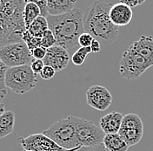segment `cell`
Listing matches in <instances>:
<instances>
[{
    "instance_id": "30",
    "label": "cell",
    "mask_w": 153,
    "mask_h": 151,
    "mask_svg": "<svg viewBox=\"0 0 153 151\" xmlns=\"http://www.w3.org/2000/svg\"><path fill=\"white\" fill-rule=\"evenodd\" d=\"M76 151H109L105 147L104 144L97 145L94 147H81Z\"/></svg>"
},
{
    "instance_id": "15",
    "label": "cell",
    "mask_w": 153,
    "mask_h": 151,
    "mask_svg": "<svg viewBox=\"0 0 153 151\" xmlns=\"http://www.w3.org/2000/svg\"><path fill=\"white\" fill-rule=\"evenodd\" d=\"M131 47L153 66V37L143 35L138 40L133 42Z\"/></svg>"
},
{
    "instance_id": "29",
    "label": "cell",
    "mask_w": 153,
    "mask_h": 151,
    "mask_svg": "<svg viewBox=\"0 0 153 151\" xmlns=\"http://www.w3.org/2000/svg\"><path fill=\"white\" fill-rule=\"evenodd\" d=\"M47 53V49L43 47H38L31 51V54L35 59H44Z\"/></svg>"
},
{
    "instance_id": "12",
    "label": "cell",
    "mask_w": 153,
    "mask_h": 151,
    "mask_svg": "<svg viewBox=\"0 0 153 151\" xmlns=\"http://www.w3.org/2000/svg\"><path fill=\"white\" fill-rule=\"evenodd\" d=\"M45 66H51L57 72L65 69L70 62V53L65 48L55 45L47 49L45 58L43 59Z\"/></svg>"
},
{
    "instance_id": "33",
    "label": "cell",
    "mask_w": 153,
    "mask_h": 151,
    "mask_svg": "<svg viewBox=\"0 0 153 151\" xmlns=\"http://www.w3.org/2000/svg\"><path fill=\"white\" fill-rule=\"evenodd\" d=\"M4 112H5V106H4V103L0 102V116L4 113Z\"/></svg>"
},
{
    "instance_id": "18",
    "label": "cell",
    "mask_w": 153,
    "mask_h": 151,
    "mask_svg": "<svg viewBox=\"0 0 153 151\" xmlns=\"http://www.w3.org/2000/svg\"><path fill=\"white\" fill-rule=\"evenodd\" d=\"M15 113L13 111H5L0 116V139L6 137L14 130Z\"/></svg>"
},
{
    "instance_id": "28",
    "label": "cell",
    "mask_w": 153,
    "mask_h": 151,
    "mask_svg": "<svg viewBox=\"0 0 153 151\" xmlns=\"http://www.w3.org/2000/svg\"><path fill=\"white\" fill-rule=\"evenodd\" d=\"M45 63L43 59H33V60L30 63V67L33 71V73L35 74H40V73L42 72L43 68L45 67Z\"/></svg>"
},
{
    "instance_id": "4",
    "label": "cell",
    "mask_w": 153,
    "mask_h": 151,
    "mask_svg": "<svg viewBox=\"0 0 153 151\" xmlns=\"http://www.w3.org/2000/svg\"><path fill=\"white\" fill-rule=\"evenodd\" d=\"M77 116L70 115L51 125L43 134L66 149L81 148L76 141V125Z\"/></svg>"
},
{
    "instance_id": "22",
    "label": "cell",
    "mask_w": 153,
    "mask_h": 151,
    "mask_svg": "<svg viewBox=\"0 0 153 151\" xmlns=\"http://www.w3.org/2000/svg\"><path fill=\"white\" fill-rule=\"evenodd\" d=\"M41 38H42L32 36L27 30L23 33V41L27 45L30 52L35 48L41 47Z\"/></svg>"
},
{
    "instance_id": "7",
    "label": "cell",
    "mask_w": 153,
    "mask_h": 151,
    "mask_svg": "<svg viewBox=\"0 0 153 151\" xmlns=\"http://www.w3.org/2000/svg\"><path fill=\"white\" fill-rule=\"evenodd\" d=\"M0 59L9 67L30 65L33 60L31 52L24 42L12 43L0 48Z\"/></svg>"
},
{
    "instance_id": "6",
    "label": "cell",
    "mask_w": 153,
    "mask_h": 151,
    "mask_svg": "<svg viewBox=\"0 0 153 151\" xmlns=\"http://www.w3.org/2000/svg\"><path fill=\"white\" fill-rule=\"evenodd\" d=\"M152 65L131 46L124 52L119 63V73L124 79L132 80L139 79L152 67Z\"/></svg>"
},
{
    "instance_id": "19",
    "label": "cell",
    "mask_w": 153,
    "mask_h": 151,
    "mask_svg": "<svg viewBox=\"0 0 153 151\" xmlns=\"http://www.w3.org/2000/svg\"><path fill=\"white\" fill-rule=\"evenodd\" d=\"M48 29H49V25H48L47 19L45 17L39 16L31 23L27 31L32 36L42 38L44 32Z\"/></svg>"
},
{
    "instance_id": "13",
    "label": "cell",
    "mask_w": 153,
    "mask_h": 151,
    "mask_svg": "<svg viewBox=\"0 0 153 151\" xmlns=\"http://www.w3.org/2000/svg\"><path fill=\"white\" fill-rule=\"evenodd\" d=\"M133 17V11L129 5L117 3L111 6L110 11V19L117 26H125L130 24Z\"/></svg>"
},
{
    "instance_id": "16",
    "label": "cell",
    "mask_w": 153,
    "mask_h": 151,
    "mask_svg": "<svg viewBox=\"0 0 153 151\" xmlns=\"http://www.w3.org/2000/svg\"><path fill=\"white\" fill-rule=\"evenodd\" d=\"M76 0H48L49 15H62L74 9Z\"/></svg>"
},
{
    "instance_id": "8",
    "label": "cell",
    "mask_w": 153,
    "mask_h": 151,
    "mask_svg": "<svg viewBox=\"0 0 153 151\" xmlns=\"http://www.w3.org/2000/svg\"><path fill=\"white\" fill-rule=\"evenodd\" d=\"M77 144L80 147H94L104 144L105 133L91 121L77 117L76 125Z\"/></svg>"
},
{
    "instance_id": "17",
    "label": "cell",
    "mask_w": 153,
    "mask_h": 151,
    "mask_svg": "<svg viewBox=\"0 0 153 151\" xmlns=\"http://www.w3.org/2000/svg\"><path fill=\"white\" fill-rule=\"evenodd\" d=\"M104 145L109 151H127L129 145L118 134H105Z\"/></svg>"
},
{
    "instance_id": "34",
    "label": "cell",
    "mask_w": 153,
    "mask_h": 151,
    "mask_svg": "<svg viewBox=\"0 0 153 151\" xmlns=\"http://www.w3.org/2000/svg\"><path fill=\"white\" fill-rule=\"evenodd\" d=\"M25 3H28L29 0H25Z\"/></svg>"
},
{
    "instance_id": "20",
    "label": "cell",
    "mask_w": 153,
    "mask_h": 151,
    "mask_svg": "<svg viewBox=\"0 0 153 151\" xmlns=\"http://www.w3.org/2000/svg\"><path fill=\"white\" fill-rule=\"evenodd\" d=\"M39 16H41V11L36 4L31 2H28L25 4L24 10V20L26 30L31 25V23Z\"/></svg>"
},
{
    "instance_id": "26",
    "label": "cell",
    "mask_w": 153,
    "mask_h": 151,
    "mask_svg": "<svg viewBox=\"0 0 153 151\" xmlns=\"http://www.w3.org/2000/svg\"><path fill=\"white\" fill-rule=\"evenodd\" d=\"M56 70L53 68V67H51V66H45V67L43 68V70H42V72L40 73V77L43 79V80H51V79H52L55 74H56Z\"/></svg>"
},
{
    "instance_id": "25",
    "label": "cell",
    "mask_w": 153,
    "mask_h": 151,
    "mask_svg": "<svg viewBox=\"0 0 153 151\" xmlns=\"http://www.w3.org/2000/svg\"><path fill=\"white\" fill-rule=\"evenodd\" d=\"M94 38L89 32H84L78 38V45L80 47H91Z\"/></svg>"
},
{
    "instance_id": "5",
    "label": "cell",
    "mask_w": 153,
    "mask_h": 151,
    "mask_svg": "<svg viewBox=\"0 0 153 151\" xmlns=\"http://www.w3.org/2000/svg\"><path fill=\"white\" fill-rule=\"evenodd\" d=\"M38 84L30 65L9 67L5 73V86L18 95H25L31 91Z\"/></svg>"
},
{
    "instance_id": "23",
    "label": "cell",
    "mask_w": 153,
    "mask_h": 151,
    "mask_svg": "<svg viewBox=\"0 0 153 151\" xmlns=\"http://www.w3.org/2000/svg\"><path fill=\"white\" fill-rule=\"evenodd\" d=\"M7 68L0 59V102L7 95V87L5 86V73Z\"/></svg>"
},
{
    "instance_id": "11",
    "label": "cell",
    "mask_w": 153,
    "mask_h": 151,
    "mask_svg": "<svg viewBox=\"0 0 153 151\" xmlns=\"http://www.w3.org/2000/svg\"><path fill=\"white\" fill-rule=\"evenodd\" d=\"M112 95L103 86H92L86 92V102L92 108L105 111L112 103Z\"/></svg>"
},
{
    "instance_id": "24",
    "label": "cell",
    "mask_w": 153,
    "mask_h": 151,
    "mask_svg": "<svg viewBox=\"0 0 153 151\" xmlns=\"http://www.w3.org/2000/svg\"><path fill=\"white\" fill-rule=\"evenodd\" d=\"M56 43H57L56 38H55V35L53 34L52 31L50 29L46 30L44 32L42 38H41V47L48 49V48L54 47L56 45Z\"/></svg>"
},
{
    "instance_id": "21",
    "label": "cell",
    "mask_w": 153,
    "mask_h": 151,
    "mask_svg": "<svg viewBox=\"0 0 153 151\" xmlns=\"http://www.w3.org/2000/svg\"><path fill=\"white\" fill-rule=\"evenodd\" d=\"M91 53V47H79L76 52L72 54L71 61L76 66H81L85 63L86 57Z\"/></svg>"
},
{
    "instance_id": "10",
    "label": "cell",
    "mask_w": 153,
    "mask_h": 151,
    "mask_svg": "<svg viewBox=\"0 0 153 151\" xmlns=\"http://www.w3.org/2000/svg\"><path fill=\"white\" fill-rule=\"evenodd\" d=\"M18 142L21 144L24 149L33 151H76L79 148L66 149L59 146L57 142L51 140L43 133L33 134L27 137L20 136L18 138Z\"/></svg>"
},
{
    "instance_id": "9",
    "label": "cell",
    "mask_w": 153,
    "mask_h": 151,
    "mask_svg": "<svg viewBox=\"0 0 153 151\" xmlns=\"http://www.w3.org/2000/svg\"><path fill=\"white\" fill-rule=\"evenodd\" d=\"M118 134L123 137L129 147L137 145L143 138V123L140 116L136 113L124 115Z\"/></svg>"
},
{
    "instance_id": "35",
    "label": "cell",
    "mask_w": 153,
    "mask_h": 151,
    "mask_svg": "<svg viewBox=\"0 0 153 151\" xmlns=\"http://www.w3.org/2000/svg\"><path fill=\"white\" fill-rule=\"evenodd\" d=\"M24 151H33V150H25H25Z\"/></svg>"
},
{
    "instance_id": "27",
    "label": "cell",
    "mask_w": 153,
    "mask_h": 151,
    "mask_svg": "<svg viewBox=\"0 0 153 151\" xmlns=\"http://www.w3.org/2000/svg\"><path fill=\"white\" fill-rule=\"evenodd\" d=\"M29 2L34 3L39 7L41 11V16L47 18L49 13H48V0H29Z\"/></svg>"
},
{
    "instance_id": "14",
    "label": "cell",
    "mask_w": 153,
    "mask_h": 151,
    "mask_svg": "<svg viewBox=\"0 0 153 151\" xmlns=\"http://www.w3.org/2000/svg\"><path fill=\"white\" fill-rule=\"evenodd\" d=\"M124 115L118 112H112L107 113L100 119V128L105 133V134H117L119 132Z\"/></svg>"
},
{
    "instance_id": "32",
    "label": "cell",
    "mask_w": 153,
    "mask_h": 151,
    "mask_svg": "<svg viewBox=\"0 0 153 151\" xmlns=\"http://www.w3.org/2000/svg\"><path fill=\"white\" fill-rule=\"evenodd\" d=\"M91 53H97L101 51V43L97 40V39H93L91 45Z\"/></svg>"
},
{
    "instance_id": "1",
    "label": "cell",
    "mask_w": 153,
    "mask_h": 151,
    "mask_svg": "<svg viewBox=\"0 0 153 151\" xmlns=\"http://www.w3.org/2000/svg\"><path fill=\"white\" fill-rule=\"evenodd\" d=\"M84 12L74 8L62 15H48L49 29L56 38V45L65 48L69 53H74L78 49V38L85 32Z\"/></svg>"
},
{
    "instance_id": "2",
    "label": "cell",
    "mask_w": 153,
    "mask_h": 151,
    "mask_svg": "<svg viewBox=\"0 0 153 151\" xmlns=\"http://www.w3.org/2000/svg\"><path fill=\"white\" fill-rule=\"evenodd\" d=\"M113 5L104 1H95L84 15L85 32H89L102 45L115 42L118 36V26L110 19V11Z\"/></svg>"
},
{
    "instance_id": "31",
    "label": "cell",
    "mask_w": 153,
    "mask_h": 151,
    "mask_svg": "<svg viewBox=\"0 0 153 151\" xmlns=\"http://www.w3.org/2000/svg\"><path fill=\"white\" fill-rule=\"evenodd\" d=\"M119 1H120V3L125 4V5H129L130 7H131V8L138 6V5H141L145 2V0H119Z\"/></svg>"
},
{
    "instance_id": "3",
    "label": "cell",
    "mask_w": 153,
    "mask_h": 151,
    "mask_svg": "<svg viewBox=\"0 0 153 151\" xmlns=\"http://www.w3.org/2000/svg\"><path fill=\"white\" fill-rule=\"evenodd\" d=\"M25 0H0V48L23 41Z\"/></svg>"
}]
</instances>
